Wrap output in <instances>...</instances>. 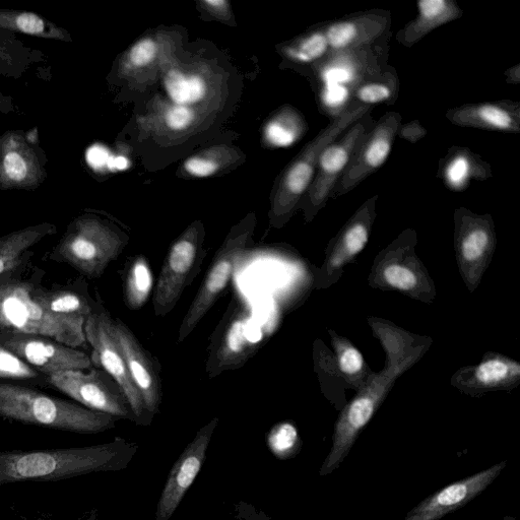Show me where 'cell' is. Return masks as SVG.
I'll return each mask as SVG.
<instances>
[{
  "mask_svg": "<svg viewBox=\"0 0 520 520\" xmlns=\"http://www.w3.org/2000/svg\"><path fill=\"white\" fill-rule=\"evenodd\" d=\"M138 449L137 443L117 437L109 443L86 447L0 451V486L120 472L132 463Z\"/></svg>",
  "mask_w": 520,
  "mask_h": 520,
  "instance_id": "cell-1",
  "label": "cell"
},
{
  "mask_svg": "<svg viewBox=\"0 0 520 520\" xmlns=\"http://www.w3.org/2000/svg\"><path fill=\"white\" fill-rule=\"evenodd\" d=\"M45 288L21 278V270L0 279V333L52 339L72 348L86 347V318L65 317L44 305Z\"/></svg>",
  "mask_w": 520,
  "mask_h": 520,
  "instance_id": "cell-2",
  "label": "cell"
},
{
  "mask_svg": "<svg viewBox=\"0 0 520 520\" xmlns=\"http://www.w3.org/2000/svg\"><path fill=\"white\" fill-rule=\"evenodd\" d=\"M0 417L79 434L113 429L119 420L77 403L50 397L23 385L0 382Z\"/></svg>",
  "mask_w": 520,
  "mask_h": 520,
  "instance_id": "cell-3",
  "label": "cell"
},
{
  "mask_svg": "<svg viewBox=\"0 0 520 520\" xmlns=\"http://www.w3.org/2000/svg\"><path fill=\"white\" fill-rule=\"evenodd\" d=\"M128 237L113 223L92 212L75 218L50 254L89 279L100 278L124 250Z\"/></svg>",
  "mask_w": 520,
  "mask_h": 520,
  "instance_id": "cell-4",
  "label": "cell"
},
{
  "mask_svg": "<svg viewBox=\"0 0 520 520\" xmlns=\"http://www.w3.org/2000/svg\"><path fill=\"white\" fill-rule=\"evenodd\" d=\"M369 109L368 105L353 103L291 162L282 174L273 195L270 212L272 226L282 227L289 220L313 181L322 151L363 118Z\"/></svg>",
  "mask_w": 520,
  "mask_h": 520,
  "instance_id": "cell-5",
  "label": "cell"
},
{
  "mask_svg": "<svg viewBox=\"0 0 520 520\" xmlns=\"http://www.w3.org/2000/svg\"><path fill=\"white\" fill-rule=\"evenodd\" d=\"M419 358L413 353L410 357L398 360L385 371L374 376L370 383L342 411L335 426L333 447L322 464L321 477L333 474L348 457L361 432L371 421L386 398L395 381Z\"/></svg>",
  "mask_w": 520,
  "mask_h": 520,
  "instance_id": "cell-6",
  "label": "cell"
},
{
  "mask_svg": "<svg viewBox=\"0 0 520 520\" xmlns=\"http://www.w3.org/2000/svg\"><path fill=\"white\" fill-rule=\"evenodd\" d=\"M256 226L254 214L233 227L217 252L207 277L179 329L178 343L185 341L215 305L230 283Z\"/></svg>",
  "mask_w": 520,
  "mask_h": 520,
  "instance_id": "cell-7",
  "label": "cell"
},
{
  "mask_svg": "<svg viewBox=\"0 0 520 520\" xmlns=\"http://www.w3.org/2000/svg\"><path fill=\"white\" fill-rule=\"evenodd\" d=\"M205 237L203 223L195 221L173 242L155 288L153 303L156 316L168 315L198 274L204 258Z\"/></svg>",
  "mask_w": 520,
  "mask_h": 520,
  "instance_id": "cell-8",
  "label": "cell"
},
{
  "mask_svg": "<svg viewBox=\"0 0 520 520\" xmlns=\"http://www.w3.org/2000/svg\"><path fill=\"white\" fill-rule=\"evenodd\" d=\"M181 42L180 35L171 31L145 35L119 57L117 78L129 88L145 91L178 61L177 52Z\"/></svg>",
  "mask_w": 520,
  "mask_h": 520,
  "instance_id": "cell-9",
  "label": "cell"
},
{
  "mask_svg": "<svg viewBox=\"0 0 520 520\" xmlns=\"http://www.w3.org/2000/svg\"><path fill=\"white\" fill-rule=\"evenodd\" d=\"M45 378L51 387L89 410L136 423L122 389L102 369L63 371Z\"/></svg>",
  "mask_w": 520,
  "mask_h": 520,
  "instance_id": "cell-10",
  "label": "cell"
},
{
  "mask_svg": "<svg viewBox=\"0 0 520 520\" xmlns=\"http://www.w3.org/2000/svg\"><path fill=\"white\" fill-rule=\"evenodd\" d=\"M48 158L37 127L7 130L0 136V190H35L47 179Z\"/></svg>",
  "mask_w": 520,
  "mask_h": 520,
  "instance_id": "cell-11",
  "label": "cell"
},
{
  "mask_svg": "<svg viewBox=\"0 0 520 520\" xmlns=\"http://www.w3.org/2000/svg\"><path fill=\"white\" fill-rule=\"evenodd\" d=\"M107 311L95 309L86 320L85 334L93 349L92 361L103 368L120 386L139 426H149L153 419L127 370L125 360L111 329Z\"/></svg>",
  "mask_w": 520,
  "mask_h": 520,
  "instance_id": "cell-12",
  "label": "cell"
},
{
  "mask_svg": "<svg viewBox=\"0 0 520 520\" xmlns=\"http://www.w3.org/2000/svg\"><path fill=\"white\" fill-rule=\"evenodd\" d=\"M0 345L45 377L63 371L93 368L88 354L45 337L0 333Z\"/></svg>",
  "mask_w": 520,
  "mask_h": 520,
  "instance_id": "cell-13",
  "label": "cell"
},
{
  "mask_svg": "<svg viewBox=\"0 0 520 520\" xmlns=\"http://www.w3.org/2000/svg\"><path fill=\"white\" fill-rule=\"evenodd\" d=\"M218 425L219 418H214L201 428L173 465L158 502L156 520H169L172 517L200 475Z\"/></svg>",
  "mask_w": 520,
  "mask_h": 520,
  "instance_id": "cell-14",
  "label": "cell"
},
{
  "mask_svg": "<svg viewBox=\"0 0 520 520\" xmlns=\"http://www.w3.org/2000/svg\"><path fill=\"white\" fill-rule=\"evenodd\" d=\"M111 329L125 360L128 373L153 419L162 404V380L158 363L142 346L136 335L119 318L111 320Z\"/></svg>",
  "mask_w": 520,
  "mask_h": 520,
  "instance_id": "cell-15",
  "label": "cell"
},
{
  "mask_svg": "<svg viewBox=\"0 0 520 520\" xmlns=\"http://www.w3.org/2000/svg\"><path fill=\"white\" fill-rule=\"evenodd\" d=\"M506 465V461L501 462L436 491L414 507L404 520H439L465 507L488 489Z\"/></svg>",
  "mask_w": 520,
  "mask_h": 520,
  "instance_id": "cell-16",
  "label": "cell"
},
{
  "mask_svg": "<svg viewBox=\"0 0 520 520\" xmlns=\"http://www.w3.org/2000/svg\"><path fill=\"white\" fill-rule=\"evenodd\" d=\"M366 122L361 118L351 126L342 139H338L320 154L313 181L306 192L311 211L318 210L327 203L335 182L346 170L354 152L368 135Z\"/></svg>",
  "mask_w": 520,
  "mask_h": 520,
  "instance_id": "cell-17",
  "label": "cell"
},
{
  "mask_svg": "<svg viewBox=\"0 0 520 520\" xmlns=\"http://www.w3.org/2000/svg\"><path fill=\"white\" fill-rule=\"evenodd\" d=\"M400 121L399 114L388 113L373 132L365 137L346 168L343 187L352 188L385 163L390 151H392Z\"/></svg>",
  "mask_w": 520,
  "mask_h": 520,
  "instance_id": "cell-18",
  "label": "cell"
},
{
  "mask_svg": "<svg viewBox=\"0 0 520 520\" xmlns=\"http://www.w3.org/2000/svg\"><path fill=\"white\" fill-rule=\"evenodd\" d=\"M201 120L200 109L182 106L168 98L156 96L147 111L138 118L142 132L159 138H177L197 126Z\"/></svg>",
  "mask_w": 520,
  "mask_h": 520,
  "instance_id": "cell-19",
  "label": "cell"
},
{
  "mask_svg": "<svg viewBox=\"0 0 520 520\" xmlns=\"http://www.w3.org/2000/svg\"><path fill=\"white\" fill-rule=\"evenodd\" d=\"M162 80L168 99L182 106L200 109L212 92L207 69L185 67L179 61L164 73Z\"/></svg>",
  "mask_w": 520,
  "mask_h": 520,
  "instance_id": "cell-20",
  "label": "cell"
},
{
  "mask_svg": "<svg viewBox=\"0 0 520 520\" xmlns=\"http://www.w3.org/2000/svg\"><path fill=\"white\" fill-rule=\"evenodd\" d=\"M56 232L55 225L45 222L0 237V279L24 269L32 248Z\"/></svg>",
  "mask_w": 520,
  "mask_h": 520,
  "instance_id": "cell-21",
  "label": "cell"
},
{
  "mask_svg": "<svg viewBox=\"0 0 520 520\" xmlns=\"http://www.w3.org/2000/svg\"><path fill=\"white\" fill-rule=\"evenodd\" d=\"M249 322L245 314H237L227 325L225 335L207 367L210 377L237 368L254 352L255 345L248 338Z\"/></svg>",
  "mask_w": 520,
  "mask_h": 520,
  "instance_id": "cell-22",
  "label": "cell"
},
{
  "mask_svg": "<svg viewBox=\"0 0 520 520\" xmlns=\"http://www.w3.org/2000/svg\"><path fill=\"white\" fill-rule=\"evenodd\" d=\"M46 60L42 51L29 47L16 34L0 30V76L19 80Z\"/></svg>",
  "mask_w": 520,
  "mask_h": 520,
  "instance_id": "cell-23",
  "label": "cell"
},
{
  "mask_svg": "<svg viewBox=\"0 0 520 520\" xmlns=\"http://www.w3.org/2000/svg\"><path fill=\"white\" fill-rule=\"evenodd\" d=\"M0 30L46 40L73 42V37L68 30L36 13L27 11L0 9Z\"/></svg>",
  "mask_w": 520,
  "mask_h": 520,
  "instance_id": "cell-24",
  "label": "cell"
},
{
  "mask_svg": "<svg viewBox=\"0 0 520 520\" xmlns=\"http://www.w3.org/2000/svg\"><path fill=\"white\" fill-rule=\"evenodd\" d=\"M242 153L230 146L207 148L188 157L182 163L183 175L191 178H210L239 164Z\"/></svg>",
  "mask_w": 520,
  "mask_h": 520,
  "instance_id": "cell-25",
  "label": "cell"
},
{
  "mask_svg": "<svg viewBox=\"0 0 520 520\" xmlns=\"http://www.w3.org/2000/svg\"><path fill=\"white\" fill-rule=\"evenodd\" d=\"M520 376V365L504 357L483 361L472 371V385L492 389L509 385Z\"/></svg>",
  "mask_w": 520,
  "mask_h": 520,
  "instance_id": "cell-26",
  "label": "cell"
},
{
  "mask_svg": "<svg viewBox=\"0 0 520 520\" xmlns=\"http://www.w3.org/2000/svg\"><path fill=\"white\" fill-rule=\"evenodd\" d=\"M153 288V276L148 260L144 256L134 259L130 265L124 284L126 305L139 310L147 302Z\"/></svg>",
  "mask_w": 520,
  "mask_h": 520,
  "instance_id": "cell-27",
  "label": "cell"
},
{
  "mask_svg": "<svg viewBox=\"0 0 520 520\" xmlns=\"http://www.w3.org/2000/svg\"><path fill=\"white\" fill-rule=\"evenodd\" d=\"M452 115L457 123L490 129L511 130L515 123L507 110L492 104L462 108Z\"/></svg>",
  "mask_w": 520,
  "mask_h": 520,
  "instance_id": "cell-28",
  "label": "cell"
},
{
  "mask_svg": "<svg viewBox=\"0 0 520 520\" xmlns=\"http://www.w3.org/2000/svg\"><path fill=\"white\" fill-rule=\"evenodd\" d=\"M369 239V227L365 221L353 222L344 232L333 254L329 258V272L342 269L352 258L358 255Z\"/></svg>",
  "mask_w": 520,
  "mask_h": 520,
  "instance_id": "cell-29",
  "label": "cell"
},
{
  "mask_svg": "<svg viewBox=\"0 0 520 520\" xmlns=\"http://www.w3.org/2000/svg\"><path fill=\"white\" fill-rule=\"evenodd\" d=\"M42 300L50 312L59 316L87 319L94 310L86 297L70 290L44 289Z\"/></svg>",
  "mask_w": 520,
  "mask_h": 520,
  "instance_id": "cell-30",
  "label": "cell"
},
{
  "mask_svg": "<svg viewBox=\"0 0 520 520\" xmlns=\"http://www.w3.org/2000/svg\"><path fill=\"white\" fill-rule=\"evenodd\" d=\"M419 18L409 28V40H417L420 36L448 22L455 17L457 9L445 0H421L418 3Z\"/></svg>",
  "mask_w": 520,
  "mask_h": 520,
  "instance_id": "cell-31",
  "label": "cell"
},
{
  "mask_svg": "<svg viewBox=\"0 0 520 520\" xmlns=\"http://www.w3.org/2000/svg\"><path fill=\"white\" fill-rule=\"evenodd\" d=\"M268 445L277 459L287 461L300 452L302 442L297 428L289 422H283L272 428L268 435Z\"/></svg>",
  "mask_w": 520,
  "mask_h": 520,
  "instance_id": "cell-32",
  "label": "cell"
},
{
  "mask_svg": "<svg viewBox=\"0 0 520 520\" xmlns=\"http://www.w3.org/2000/svg\"><path fill=\"white\" fill-rule=\"evenodd\" d=\"M491 238L482 227L470 230L463 238L460 246L461 256L467 265L478 264L490 247Z\"/></svg>",
  "mask_w": 520,
  "mask_h": 520,
  "instance_id": "cell-33",
  "label": "cell"
},
{
  "mask_svg": "<svg viewBox=\"0 0 520 520\" xmlns=\"http://www.w3.org/2000/svg\"><path fill=\"white\" fill-rule=\"evenodd\" d=\"M41 374L12 351L0 345V378L12 380H34Z\"/></svg>",
  "mask_w": 520,
  "mask_h": 520,
  "instance_id": "cell-34",
  "label": "cell"
},
{
  "mask_svg": "<svg viewBox=\"0 0 520 520\" xmlns=\"http://www.w3.org/2000/svg\"><path fill=\"white\" fill-rule=\"evenodd\" d=\"M329 48L327 37L324 33H314L300 43L285 49L288 57L301 61L311 62L323 56Z\"/></svg>",
  "mask_w": 520,
  "mask_h": 520,
  "instance_id": "cell-35",
  "label": "cell"
},
{
  "mask_svg": "<svg viewBox=\"0 0 520 520\" xmlns=\"http://www.w3.org/2000/svg\"><path fill=\"white\" fill-rule=\"evenodd\" d=\"M338 363L340 370L348 377H355L361 373L365 366L361 352L349 343L336 340Z\"/></svg>",
  "mask_w": 520,
  "mask_h": 520,
  "instance_id": "cell-36",
  "label": "cell"
},
{
  "mask_svg": "<svg viewBox=\"0 0 520 520\" xmlns=\"http://www.w3.org/2000/svg\"><path fill=\"white\" fill-rule=\"evenodd\" d=\"M383 279L390 286L401 291H412L418 285L415 273L406 266L393 264L383 271Z\"/></svg>",
  "mask_w": 520,
  "mask_h": 520,
  "instance_id": "cell-37",
  "label": "cell"
},
{
  "mask_svg": "<svg viewBox=\"0 0 520 520\" xmlns=\"http://www.w3.org/2000/svg\"><path fill=\"white\" fill-rule=\"evenodd\" d=\"M324 34L328 39L329 47L344 49L357 40L359 28L353 22H340L332 25Z\"/></svg>",
  "mask_w": 520,
  "mask_h": 520,
  "instance_id": "cell-38",
  "label": "cell"
},
{
  "mask_svg": "<svg viewBox=\"0 0 520 520\" xmlns=\"http://www.w3.org/2000/svg\"><path fill=\"white\" fill-rule=\"evenodd\" d=\"M199 10L211 19L234 26V15L227 0H203L198 3Z\"/></svg>",
  "mask_w": 520,
  "mask_h": 520,
  "instance_id": "cell-39",
  "label": "cell"
},
{
  "mask_svg": "<svg viewBox=\"0 0 520 520\" xmlns=\"http://www.w3.org/2000/svg\"><path fill=\"white\" fill-rule=\"evenodd\" d=\"M390 96H392L390 89L380 84L366 85L357 91V98L364 105L387 101Z\"/></svg>",
  "mask_w": 520,
  "mask_h": 520,
  "instance_id": "cell-40",
  "label": "cell"
},
{
  "mask_svg": "<svg viewBox=\"0 0 520 520\" xmlns=\"http://www.w3.org/2000/svg\"><path fill=\"white\" fill-rule=\"evenodd\" d=\"M234 512L238 520H273L266 512L244 501L234 505Z\"/></svg>",
  "mask_w": 520,
  "mask_h": 520,
  "instance_id": "cell-41",
  "label": "cell"
},
{
  "mask_svg": "<svg viewBox=\"0 0 520 520\" xmlns=\"http://www.w3.org/2000/svg\"><path fill=\"white\" fill-rule=\"evenodd\" d=\"M469 173V164L466 159L458 158L448 168V180L453 184L462 183Z\"/></svg>",
  "mask_w": 520,
  "mask_h": 520,
  "instance_id": "cell-42",
  "label": "cell"
},
{
  "mask_svg": "<svg viewBox=\"0 0 520 520\" xmlns=\"http://www.w3.org/2000/svg\"><path fill=\"white\" fill-rule=\"evenodd\" d=\"M17 111V106L11 96L0 92V114H10Z\"/></svg>",
  "mask_w": 520,
  "mask_h": 520,
  "instance_id": "cell-43",
  "label": "cell"
},
{
  "mask_svg": "<svg viewBox=\"0 0 520 520\" xmlns=\"http://www.w3.org/2000/svg\"><path fill=\"white\" fill-rule=\"evenodd\" d=\"M503 520H518V519H516L515 517H512V516H505L503 518Z\"/></svg>",
  "mask_w": 520,
  "mask_h": 520,
  "instance_id": "cell-44",
  "label": "cell"
}]
</instances>
